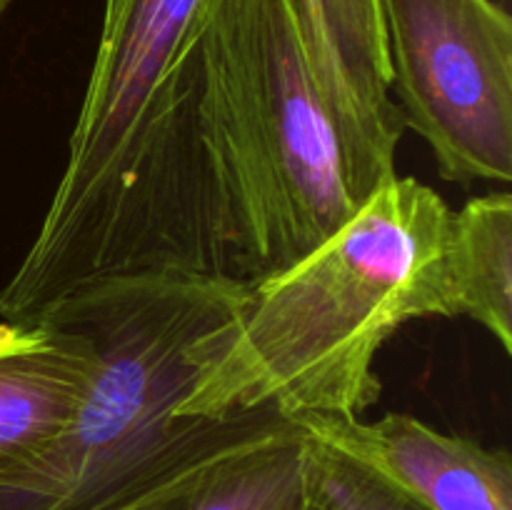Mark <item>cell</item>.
Here are the masks:
<instances>
[{"instance_id":"8fae6325","label":"cell","mask_w":512,"mask_h":510,"mask_svg":"<svg viewBox=\"0 0 512 510\" xmlns=\"http://www.w3.org/2000/svg\"><path fill=\"white\" fill-rule=\"evenodd\" d=\"M303 510H323V508H320V503H318V500L313 498V493H310L308 503H305V508H303Z\"/></svg>"},{"instance_id":"ba28073f","label":"cell","mask_w":512,"mask_h":510,"mask_svg":"<svg viewBox=\"0 0 512 510\" xmlns=\"http://www.w3.org/2000/svg\"><path fill=\"white\" fill-rule=\"evenodd\" d=\"M445 318H470L512 353V195L470 198L445 235Z\"/></svg>"},{"instance_id":"7a4b0ae2","label":"cell","mask_w":512,"mask_h":510,"mask_svg":"<svg viewBox=\"0 0 512 510\" xmlns=\"http://www.w3.org/2000/svg\"><path fill=\"white\" fill-rule=\"evenodd\" d=\"M450 213L420 180L395 175L380 185L308 255L250 285L228 343L178 413L360 418L383 395L380 348L410 320L445 318Z\"/></svg>"},{"instance_id":"7c38bea8","label":"cell","mask_w":512,"mask_h":510,"mask_svg":"<svg viewBox=\"0 0 512 510\" xmlns=\"http://www.w3.org/2000/svg\"><path fill=\"white\" fill-rule=\"evenodd\" d=\"M10 5H13V0H0V20H3V15L8 13Z\"/></svg>"},{"instance_id":"30bf717a","label":"cell","mask_w":512,"mask_h":510,"mask_svg":"<svg viewBox=\"0 0 512 510\" xmlns=\"http://www.w3.org/2000/svg\"><path fill=\"white\" fill-rule=\"evenodd\" d=\"M305 440L310 493L323 510H428L338 450Z\"/></svg>"},{"instance_id":"8992f818","label":"cell","mask_w":512,"mask_h":510,"mask_svg":"<svg viewBox=\"0 0 512 510\" xmlns=\"http://www.w3.org/2000/svg\"><path fill=\"white\" fill-rule=\"evenodd\" d=\"M308 438L368 468L428 510H512V458L405 413L290 418Z\"/></svg>"},{"instance_id":"52a82bcc","label":"cell","mask_w":512,"mask_h":510,"mask_svg":"<svg viewBox=\"0 0 512 510\" xmlns=\"http://www.w3.org/2000/svg\"><path fill=\"white\" fill-rule=\"evenodd\" d=\"M95 345L73 298L28 323L0 320V478L38 458L83 408Z\"/></svg>"},{"instance_id":"3957f363","label":"cell","mask_w":512,"mask_h":510,"mask_svg":"<svg viewBox=\"0 0 512 510\" xmlns=\"http://www.w3.org/2000/svg\"><path fill=\"white\" fill-rule=\"evenodd\" d=\"M95 378L63 435L0 478V510H143L283 415L190 418L178 408L228 343L250 285L145 273L75 290Z\"/></svg>"},{"instance_id":"277c9868","label":"cell","mask_w":512,"mask_h":510,"mask_svg":"<svg viewBox=\"0 0 512 510\" xmlns=\"http://www.w3.org/2000/svg\"><path fill=\"white\" fill-rule=\"evenodd\" d=\"M200 128L233 278L258 283L375 193L325 100L298 0H208Z\"/></svg>"},{"instance_id":"9c48e42d","label":"cell","mask_w":512,"mask_h":510,"mask_svg":"<svg viewBox=\"0 0 512 510\" xmlns=\"http://www.w3.org/2000/svg\"><path fill=\"white\" fill-rule=\"evenodd\" d=\"M308 440L290 418L230 450L143 510H303Z\"/></svg>"},{"instance_id":"6da1fadb","label":"cell","mask_w":512,"mask_h":510,"mask_svg":"<svg viewBox=\"0 0 512 510\" xmlns=\"http://www.w3.org/2000/svg\"><path fill=\"white\" fill-rule=\"evenodd\" d=\"M205 8L208 0H105L63 173L0 288L3 323L35 320L103 280H235L200 128Z\"/></svg>"},{"instance_id":"5b68a950","label":"cell","mask_w":512,"mask_h":510,"mask_svg":"<svg viewBox=\"0 0 512 510\" xmlns=\"http://www.w3.org/2000/svg\"><path fill=\"white\" fill-rule=\"evenodd\" d=\"M390 93L443 180H512V18L495 0H380Z\"/></svg>"}]
</instances>
